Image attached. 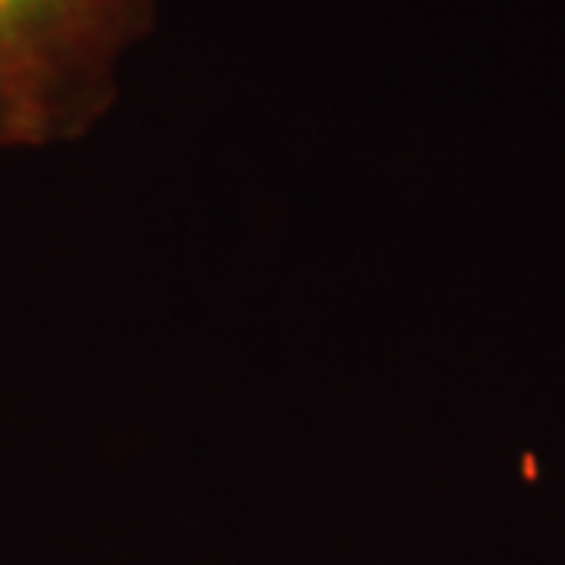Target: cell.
Wrapping results in <instances>:
<instances>
[{
	"instance_id": "obj_1",
	"label": "cell",
	"mask_w": 565,
	"mask_h": 565,
	"mask_svg": "<svg viewBox=\"0 0 565 565\" xmlns=\"http://www.w3.org/2000/svg\"><path fill=\"white\" fill-rule=\"evenodd\" d=\"M163 0H0V148L88 136Z\"/></svg>"
}]
</instances>
